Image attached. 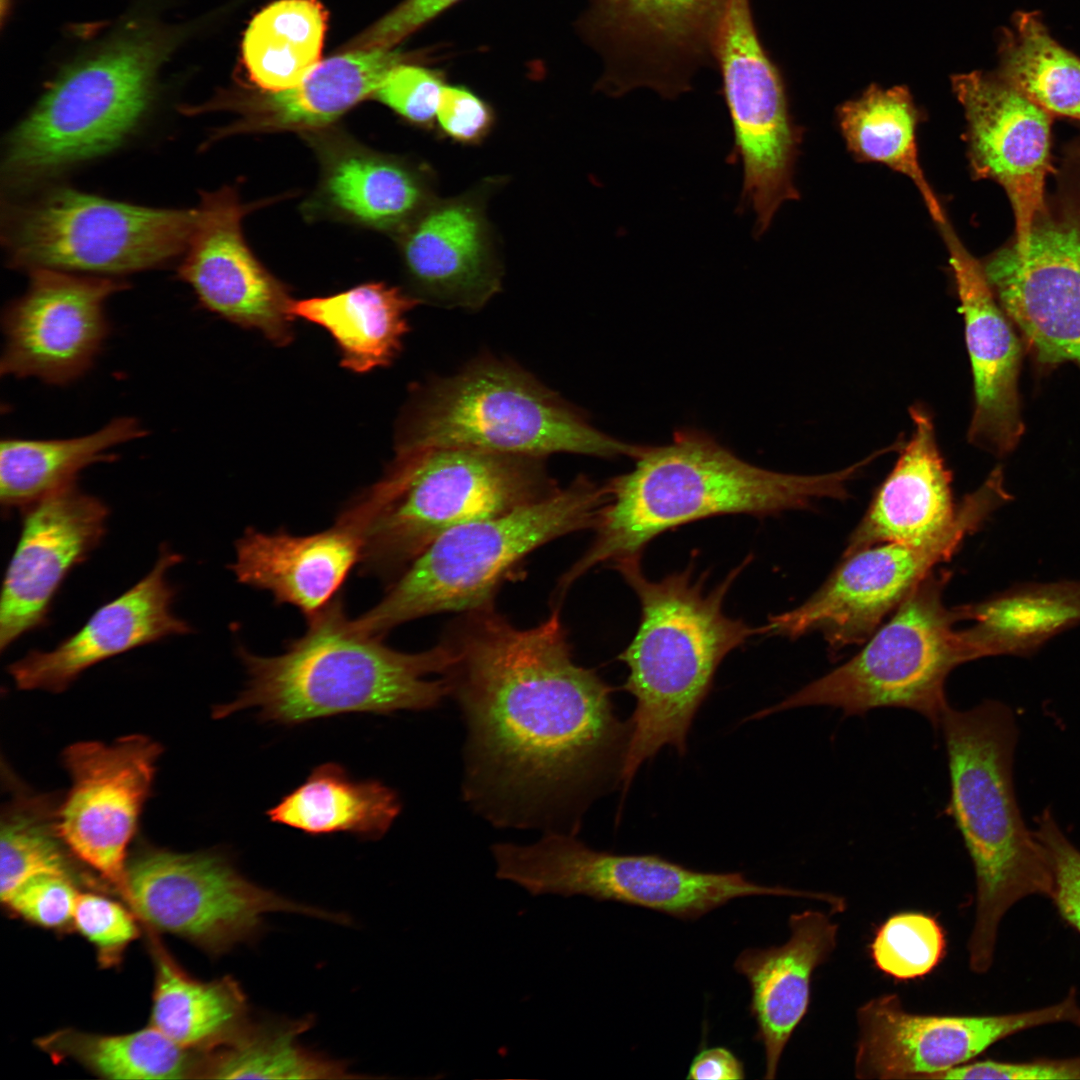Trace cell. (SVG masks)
Returning a JSON list of instances; mask_svg holds the SVG:
<instances>
[{
    "label": "cell",
    "mask_w": 1080,
    "mask_h": 1080,
    "mask_svg": "<svg viewBox=\"0 0 1080 1080\" xmlns=\"http://www.w3.org/2000/svg\"><path fill=\"white\" fill-rule=\"evenodd\" d=\"M151 946L155 982L150 1025L189 1051L208 1052L232 1040L250 1020L238 983L231 977L197 980L156 939Z\"/></svg>",
    "instance_id": "33"
},
{
    "label": "cell",
    "mask_w": 1080,
    "mask_h": 1080,
    "mask_svg": "<svg viewBox=\"0 0 1080 1080\" xmlns=\"http://www.w3.org/2000/svg\"><path fill=\"white\" fill-rule=\"evenodd\" d=\"M948 579L933 570L854 657L752 718L807 706L837 708L845 716L896 707L921 714L939 731L949 706L948 675L978 659L965 629L954 628L956 609L944 605Z\"/></svg>",
    "instance_id": "10"
},
{
    "label": "cell",
    "mask_w": 1080,
    "mask_h": 1080,
    "mask_svg": "<svg viewBox=\"0 0 1080 1080\" xmlns=\"http://www.w3.org/2000/svg\"><path fill=\"white\" fill-rule=\"evenodd\" d=\"M307 621L280 655L238 649L247 685L234 701L214 706L215 719L257 707L261 720L295 725L344 713L426 710L449 696L442 675L452 656L443 641L417 653L395 650L356 626L341 595Z\"/></svg>",
    "instance_id": "3"
},
{
    "label": "cell",
    "mask_w": 1080,
    "mask_h": 1080,
    "mask_svg": "<svg viewBox=\"0 0 1080 1080\" xmlns=\"http://www.w3.org/2000/svg\"><path fill=\"white\" fill-rule=\"evenodd\" d=\"M181 561L163 549L153 569L121 596L100 607L75 634L49 651H31L8 671L18 688L61 692L91 666L170 635L188 633L174 615L175 590L166 574Z\"/></svg>",
    "instance_id": "25"
},
{
    "label": "cell",
    "mask_w": 1080,
    "mask_h": 1080,
    "mask_svg": "<svg viewBox=\"0 0 1080 1080\" xmlns=\"http://www.w3.org/2000/svg\"><path fill=\"white\" fill-rule=\"evenodd\" d=\"M55 1060L71 1059L109 1079H181L196 1076L198 1059L149 1025L138 1031L101 1035L63 1029L40 1038Z\"/></svg>",
    "instance_id": "40"
},
{
    "label": "cell",
    "mask_w": 1080,
    "mask_h": 1080,
    "mask_svg": "<svg viewBox=\"0 0 1080 1080\" xmlns=\"http://www.w3.org/2000/svg\"><path fill=\"white\" fill-rule=\"evenodd\" d=\"M607 499L606 485L580 475L538 501L455 527L416 557L354 622L384 637L421 617L492 606L501 584L526 556L559 537L594 529Z\"/></svg>",
    "instance_id": "9"
},
{
    "label": "cell",
    "mask_w": 1080,
    "mask_h": 1080,
    "mask_svg": "<svg viewBox=\"0 0 1080 1080\" xmlns=\"http://www.w3.org/2000/svg\"><path fill=\"white\" fill-rule=\"evenodd\" d=\"M995 71L1050 115L1080 121V57L1062 46L1037 11H1017L1003 28Z\"/></svg>",
    "instance_id": "38"
},
{
    "label": "cell",
    "mask_w": 1080,
    "mask_h": 1080,
    "mask_svg": "<svg viewBox=\"0 0 1080 1080\" xmlns=\"http://www.w3.org/2000/svg\"><path fill=\"white\" fill-rule=\"evenodd\" d=\"M1035 834L1053 873V900L1062 918L1080 933V850L1067 838L1050 811L1037 821Z\"/></svg>",
    "instance_id": "45"
},
{
    "label": "cell",
    "mask_w": 1080,
    "mask_h": 1080,
    "mask_svg": "<svg viewBox=\"0 0 1080 1080\" xmlns=\"http://www.w3.org/2000/svg\"><path fill=\"white\" fill-rule=\"evenodd\" d=\"M714 66L733 133L729 163L742 167L738 209L755 214L761 237L783 203L799 199L794 182L802 129L790 114L783 78L765 49L750 0H728Z\"/></svg>",
    "instance_id": "15"
},
{
    "label": "cell",
    "mask_w": 1080,
    "mask_h": 1080,
    "mask_svg": "<svg viewBox=\"0 0 1080 1080\" xmlns=\"http://www.w3.org/2000/svg\"><path fill=\"white\" fill-rule=\"evenodd\" d=\"M440 133L465 145L481 143L495 124L492 107L465 86L445 84L436 113Z\"/></svg>",
    "instance_id": "47"
},
{
    "label": "cell",
    "mask_w": 1080,
    "mask_h": 1080,
    "mask_svg": "<svg viewBox=\"0 0 1080 1080\" xmlns=\"http://www.w3.org/2000/svg\"><path fill=\"white\" fill-rule=\"evenodd\" d=\"M134 911L92 892H80L72 924L96 949L105 966L120 960V955L139 935Z\"/></svg>",
    "instance_id": "43"
},
{
    "label": "cell",
    "mask_w": 1080,
    "mask_h": 1080,
    "mask_svg": "<svg viewBox=\"0 0 1080 1080\" xmlns=\"http://www.w3.org/2000/svg\"><path fill=\"white\" fill-rule=\"evenodd\" d=\"M327 12L318 0H278L250 21L242 60L250 80L264 92L298 84L319 62Z\"/></svg>",
    "instance_id": "37"
},
{
    "label": "cell",
    "mask_w": 1080,
    "mask_h": 1080,
    "mask_svg": "<svg viewBox=\"0 0 1080 1080\" xmlns=\"http://www.w3.org/2000/svg\"><path fill=\"white\" fill-rule=\"evenodd\" d=\"M461 0H404L349 45L353 49L394 48Z\"/></svg>",
    "instance_id": "48"
},
{
    "label": "cell",
    "mask_w": 1080,
    "mask_h": 1080,
    "mask_svg": "<svg viewBox=\"0 0 1080 1080\" xmlns=\"http://www.w3.org/2000/svg\"><path fill=\"white\" fill-rule=\"evenodd\" d=\"M496 182L435 199L401 234V253L420 303L478 310L501 289L503 268L486 204Z\"/></svg>",
    "instance_id": "22"
},
{
    "label": "cell",
    "mask_w": 1080,
    "mask_h": 1080,
    "mask_svg": "<svg viewBox=\"0 0 1080 1080\" xmlns=\"http://www.w3.org/2000/svg\"><path fill=\"white\" fill-rule=\"evenodd\" d=\"M183 35L133 23L65 66L8 138L9 186H28L119 146L148 112L157 73Z\"/></svg>",
    "instance_id": "7"
},
{
    "label": "cell",
    "mask_w": 1080,
    "mask_h": 1080,
    "mask_svg": "<svg viewBox=\"0 0 1080 1080\" xmlns=\"http://www.w3.org/2000/svg\"><path fill=\"white\" fill-rule=\"evenodd\" d=\"M838 120L848 150L857 160L881 163L907 176L937 226L948 222L919 162L920 113L907 88L871 85L859 98L840 106Z\"/></svg>",
    "instance_id": "36"
},
{
    "label": "cell",
    "mask_w": 1080,
    "mask_h": 1080,
    "mask_svg": "<svg viewBox=\"0 0 1080 1080\" xmlns=\"http://www.w3.org/2000/svg\"><path fill=\"white\" fill-rule=\"evenodd\" d=\"M401 811L395 791L377 780H353L338 763L315 767L306 781L266 815L273 823L310 835L349 833L378 840Z\"/></svg>",
    "instance_id": "34"
},
{
    "label": "cell",
    "mask_w": 1080,
    "mask_h": 1080,
    "mask_svg": "<svg viewBox=\"0 0 1080 1080\" xmlns=\"http://www.w3.org/2000/svg\"><path fill=\"white\" fill-rule=\"evenodd\" d=\"M978 658L1035 654L1054 636L1080 624V580L1028 583L955 608Z\"/></svg>",
    "instance_id": "32"
},
{
    "label": "cell",
    "mask_w": 1080,
    "mask_h": 1080,
    "mask_svg": "<svg viewBox=\"0 0 1080 1080\" xmlns=\"http://www.w3.org/2000/svg\"><path fill=\"white\" fill-rule=\"evenodd\" d=\"M628 473L606 483L608 499L585 553L559 579L563 598L599 564L640 556L661 533L724 514L770 515L808 507L820 498L848 497L847 483L871 462L868 456L840 471L797 475L751 464L706 432L681 429L670 443L647 447Z\"/></svg>",
    "instance_id": "2"
},
{
    "label": "cell",
    "mask_w": 1080,
    "mask_h": 1080,
    "mask_svg": "<svg viewBox=\"0 0 1080 1080\" xmlns=\"http://www.w3.org/2000/svg\"><path fill=\"white\" fill-rule=\"evenodd\" d=\"M21 535L7 568L0 605V648L46 621L50 603L69 571L104 536L107 506L75 484L26 508Z\"/></svg>",
    "instance_id": "23"
},
{
    "label": "cell",
    "mask_w": 1080,
    "mask_h": 1080,
    "mask_svg": "<svg viewBox=\"0 0 1080 1080\" xmlns=\"http://www.w3.org/2000/svg\"><path fill=\"white\" fill-rule=\"evenodd\" d=\"M939 229L949 253L974 381L968 441L1004 456L1014 450L1024 431L1018 395L1021 343L982 264L965 248L949 222Z\"/></svg>",
    "instance_id": "24"
},
{
    "label": "cell",
    "mask_w": 1080,
    "mask_h": 1080,
    "mask_svg": "<svg viewBox=\"0 0 1080 1080\" xmlns=\"http://www.w3.org/2000/svg\"><path fill=\"white\" fill-rule=\"evenodd\" d=\"M952 86L964 109L971 171L976 179L993 180L1005 190L1015 218L1010 245L1023 255L1052 171L1054 117L996 72L955 75Z\"/></svg>",
    "instance_id": "20"
},
{
    "label": "cell",
    "mask_w": 1080,
    "mask_h": 1080,
    "mask_svg": "<svg viewBox=\"0 0 1080 1080\" xmlns=\"http://www.w3.org/2000/svg\"><path fill=\"white\" fill-rule=\"evenodd\" d=\"M136 419L121 417L99 430L68 439L8 438L0 446V500L8 508H27L45 496L74 484L89 465L111 461L109 450L143 437Z\"/></svg>",
    "instance_id": "35"
},
{
    "label": "cell",
    "mask_w": 1080,
    "mask_h": 1080,
    "mask_svg": "<svg viewBox=\"0 0 1080 1080\" xmlns=\"http://www.w3.org/2000/svg\"><path fill=\"white\" fill-rule=\"evenodd\" d=\"M412 59L395 48L348 50L320 61L289 89L264 92L243 101L218 96L208 104L193 107V112L229 108L240 114L213 139L244 132L318 128L374 95L394 67Z\"/></svg>",
    "instance_id": "29"
},
{
    "label": "cell",
    "mask_w": 1080,
    "mask_h": 1080,
    "mask_svg": "<svg viewBox=\"0 0 1080 1080\" xmlns=\"http://www.w3.org/2000/svg\"><path fill=\"white\" fill-rule=\"evenodd\" d=\"M322 192L341 215L398 234L436 199L429 169L352 146L327 157Z\"/></svg>",
    "instance_id": "30"
},
{
    "label": "cell",
    "mask_w": 1080,
    "mask_h": 1080,
    "mask_svg": "<svg viewBox=\"0 0 1080 1080\" xmlns=\"http://www.w3.org/2000/svg\"><path fill=\"white\" fill-rule=\"evenodd\" d=\"M196 209L137 206L60 188L9 205L3 240L16 267L123 274L185 252Z\"/></svg>",
    "instance_id": "12"
},
{
    "label": "cell",
    "mask_w": 1080,
    "mask_h": 1080,
    "mask_svg": "<svg viewBox=\"0 0 1080 1080\" xmlns=\"http://www.w3.org/2000/svg\"><path fill=\"white\" fill-rule=\"evenodd\" d=\"M645 447L596 429L529 372L487 356L415 390L400 420L396 451L471 448L543 458H636Z\"/></svg>",
    "instance_id": "8"
},
{
    "label": "cell",
    "mask_w": 1080,
    "mask_h": 1080,
    "mask_svg": "<svg viewBox=\"0 0 1080 1080\" xmlns=\"http://www.w3.org/2000/svg\"><path fill=\"white\" fill-rule=\"evenodd\" d=\"M1003 480L998 466L963 498L950 529L930 542L883 543L844 555L817 592L799 607L769 617L761 633L795 638L820 632L832 651L866 641L936 565L1012 499Z\"/></svg>",
    "instance_id": "13"
},
{
    "label": "cell",
    "mask_w": 1080,
    "mask_h": 1080,
    "mask_svg": "<svg viewBox=\"0 0 1080 1080\" xmlns=\"http://www.w3.org/2000/svg\"><path fill=\"white\" fill-rule=\"evenodd\" d=\"M496 876L532 896H586L638 906L691 921L729 901L773 895L822 899V893L764 886L740 872H703L659 855H620L597 851L575 834L546 832L529 845L491 847Z\"/></svg>",
    "instance_id": "11"
},
{
    "label": "cell",
    "mask_w": 1080,
    "mask_h": 1080,
    "mask_svg": "<svg viewBox=\"0 0 1080 1080\" xmlns=\"http://www.w3.org/2000/svg\"><path fill=\"white\" fill-rule=\"evenodd\" d=\"M160 754V746L141 735L126 736L113 744L80 742L63 754L71 787L55 811L57 833L76 858L122 896L127 849Z\"/></svg>",
    "instance_id": "18"
},
{
    "label": "cell",
    "mask_w": 1080,
    "mask_h": 1080,
    "mask_svg": "<svg viewBox=\"0 0 1080 1080\" xmlns=\"http://www.w3.org/2000/svg\"><path fill=\"white\" fill-rule=\"evenodd\" d=\"M913 431L852 533L844 555L883 543L923 544L947 532L957 507L952 475L939 450L928 408L909 409Z\"/></svg>",
    "instance_id": "26"
},
{
    "label": "cell",
    "mask_w": 1080,
    "mask_h": 1080,
    "mask_svg": "<svg viewBox=\"0 0 1080 1080\" xmlns=\"http://www.w3.org/2000/svg\"><path fill=\"white\" fill-rule=\"evenodd\" d=\"M558 488L543 457L471 448L403 452L339 516L362 539V573L394 580L451 529L510 512Z\"/></svg>",
    "instance_id": "6"
},
{
    "label": "cell",
    "mask_w": 1080,
    "mask_h": 1080,
    "mask_svg": "<svg viewBox=\"0 0 1080 1080\" xmlns=\"http://www.w3.org/2000/svg\"><path fill=\"white\" fill-rule=\"evenodd\" d=\"M309 1020L249 1022L229 1042L198 1059L196 1076L216 1079L355 1078L342 1062L316 1055L297 1042Z\"/></svg>",
    "instance_id": "39"
},
{
    "label": "cell",
    "mask_w": 1080,
    "mask_h": 1080,
    "mask_svg": "<svg viewBox=\"0 0 1080 1080\" xmlns=\"http://www.w3.org/2000/svg\"><path fill=\"white\" fill-rule=\"evenodd\" d=\"M55 811L40 797L16 796L1 820L0 897L5 903L26 883L47 875L71 876Z\"/></svg>",
    "instance_id": "41"
},
{
    "label": "cell",
    "mask_w": 1080,
    "mask_h": 1080,
    "mask_svg": "<svg viewBox=\"0 0 1080 1080\" xmlns=\"http://www.w3.org/2000/svg\"><path fill=\"white\" fill-rule=\"evenodd\" d=\"M361 552L359 533L340 518L310 535L248 528L236 542L231 569L238 582L268 591L276 603L310 618L338 596Z\"/></svg>",
    "instance_id": "28"
},
{
    "label": "cell",
    "mask_w": 1080,
    "mask_h": 1080,
    "mask_svg": "<svg viewBox=\"0 0 1080 1080\" xmlns=\"http://www.w3.org/2000/svg\"><path fill=\"white\" fill-rule=\"evenodd\" d=\"M830 914H791L787 942L745 949L734 962L750 986L749 1011L757 1026L755 1039L764 1048V1079L777 1077L785 1047L808 1012L812 975L837 946L838 925Z\"/></svg>",
    "instance_id": "27"
},
{
    "label": "cell",
    "mask_w": 1080,
    "mask_h": 1080,
    "mask_svg": "<svg viewBox=\"0 0 1080 1080\" xmlns=\"http://www.w3.org/2000/svg\"><path fill=\"white\" fill-rule=\"evenodd\" d=\"M251 209L231 187L203 193L178 273L206 309L284 346L293 339L294 301L244 239L242 220Z\"/></svg>",
    "instance_id": "21"
},
{
    "label": "cell",
    "mask_w": 1080,
    "mask_h": 1080,
    "mask_svg": "<svg viewBox=\"0 0 1080 1080\" xmlns=\"http://www.w3.org/2000/svg\"><path fill=\"white\" fill-rule=\"evenodd\" d=\"M947 938L937 918L921 911L888 917L869 945L874 966L883 974L909 981L930 974L944 960Z\"/></svg>",
    "instance_id": "42"
},
{
    "label": "cell",
    "mask_w": 1080,
    "mask_h": 1080,
    "mask_svg": "<svg viewBox=\"0 0 1080 1080\" xmlns=\"http://www.w3.org/2000/svg\"><path fill=\"white\" fill-rule=\"evenodd\" d=\"M420 302L401 288L370 282L326 297L294 301L292 312L334 339L341 366L365 373L399 356L409 331L407 313Z\"/></svg>",
    "instance_id": "31"
},
{
    "label": "cell",
    "mask_w": 1080,
    "mask_h": 1080,
    "mask_svg": "<svg viewBox=\"0 0 1080 1080\" xmlns=\"http://www.w3.org/2000/svg\"><path fill=\"white\" fill-rule=\"evenodd\" d=\"M30 272L26 292L3 318L1 375L64 385L91 367L109 331L105 303L125 286L60 270Z\"/></svg>",
    "instance_id": "19"
},
{
    "label": "cell",
    "mask_w": 1080,
    "mask_h": 1080,
    "mask_svg": "<svg viewBox=\"0 0 1080 1080\" xmlns=\"http://www.w3.org/2000/svg\"><path fill=\"white\" fill-rule=\"evenodd\" d=\"M123 897L159 931L222 954L254 940L266 913H301L346 923L342 914L284 898L244 878L223 855L145 849L127 866Z\"/></svg>",
    "instance_id": "16"
},
{
    "label": "cell",
    "mask_w": 1080,
    "mask_h": 1080,
    "mask_svg": "<svg viewBox=\"0 0 1080 1080\" xmlns=\"http://www.w3.org/2000/svg\"><path fill=\"white\" fill-rule=\"evenodd\" d=\"M442 641L467 731L466 802L496 826L575 834L599 785L620 775L629 724L611 688L574 661L560 606L530 628L494 605L462 613Z\"/></svg>",
    "instance_id": "1"
},
{
    "label": "cell",
    "mask_w": 1080,
    "mask_h": 1080,
    "mask_svg": "<svg viewBox=\"0 0 1080 1080\" xmlns=\"http://www.w3.org/2000/svg\"><path fill=\"white\" fill-rule=\"evenodd\" d=\"M856 1022L857 1079H937L1020 1031L1060 1022L1080 1025V1005L1070 992L1057 1004L1020 1013L919 1014L889 993L863 1003Z\"/></svg>",
    "instance_id": "17"
},
{
    "label": "cell",
    "mask_w": 1080,
    "mask_h": 1080,
    "mask_svg": "<svg viewBox=\"0 0 1080 1080\" xmlns=\"http://www.w3.org/2000/svg\"><path fill=\"white\" fill-rule=\"evenodd\" d=\"M1036 213L1025 254L1009 244L982 264L1001 308L1043 367H1080V148Z\"/></svg>",
    "instance_id": "14"
},
{
    "label": "cell",
    "mask_w": 1080,
    "mask_h": 1080,
    "mask_svg": "<svg viewBox=\"0 0 1080 1080\" xmlns=\"http://www.w3.org/2000/svg\"><path fill=\"white\" fill-rule=\"evenodd\" d=\"M745 563L710 592L693 579L690 568L652 581L642 572L640 556L612 565L641 608L638 630L619 655L629 670L623 689L636 699L619 776L624 786L663 746L685 753L692 721L718 666L759 632L723 611L724 598Z\"/></svg>",
    "instance_id": "4"
},
{
    "label": "cell",
    "mask_w": 1080,
    "mask_h": 1080,
    "mask_svg": "<svg viewBox=\"0 0 1080 1080\" xmlns=\"http://www.w3.org/2000/svg\"><path fill=\"white\" fill-rule=\"evenodd\" d=\"M79 894L72 877L47 875L23 885L4 904L35 925L60 929L72 923Z\"/></svg>",
    "instance_id": "46"
},
{
    "label": "cell",
    "mask_w": 1080,
    "mask_h": 1080,
    "mask_svg": "<svg viewBox=\"0 0 1080 1080\" xmlns=\"http://www.w3.org/2000/svg\"><path fill=\"white\" fill-rule=\"evenodd\" d=\"M955 821L975 873V919L968 940L969 968L986 973L994 960L1006 912L1031 895L1051 896L1047 853L1019 810L1012 777L1018 728L1005 704L985 700L967 709L950 705L941 718Z\"/></svg>",
    "instance_id": "5"
},
{
    "label": "cell",
    "mask_w": 1080,
    "mask_h": 1080,
    "mask_svg": "<svg viewBox=\"0 0 1080 1080\" xmlns=\"http://www.w3.org/2000/svg\"><path fill=\"white\" fill-rule=\"evenodd\" d=\"M444 74L411 61L394 67L373 96L409 122L432 127L442 89Z\"/></svg>",
    "instance_id": "44"
},
{
    "label": "cell",
    "mask_w": 1080,
    "mask_h": 1080,
    "mask_svg": "<svg viewBox=\"0 0 1080 1080\" xmlns=\"http://www.w3.org/2000/svg\"><path fill=\"white\" fill-rule=\"evenodd\" d=\"M746 1078L744 1063L723 1046L701 1049L692 1059L686 1079L742 1080Z\"/></svg>",
    "instance_id": "50"
},
{
    "label": "cell",
    "mask_w": 1080,
    "mask_h": 1080,
    "mask_svg": "<svg viewBox=\"0 0 1080 1080\" xmlns=\"http://www.w3.org/2000/svg\"><path fill=\"white\" fill-rule=\"evenodd\" d=\"M937 1079H1080V1056L1029 1062L971 1060L947 1070Z\"/></svg>",
    "instance_id": "49"
}]
</instances>
